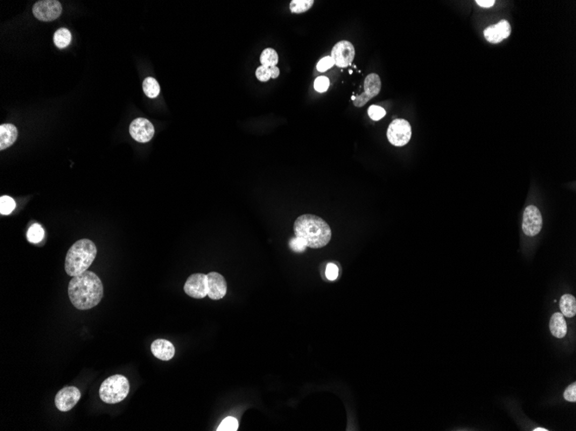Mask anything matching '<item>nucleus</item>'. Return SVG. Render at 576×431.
<instances>
[{
    "label": "nucleus",
    "mask_w": 576,
    "mask_h": 431,
    "mask_svg": "<svg viewBox=\"0 0 576 431\" xmlns=\"http://www.w3.org/2000/svg\"><path fill=\"white\" fill-rule=\"evenodd\" d=\"M104 295L102 282L96 274L87 271L75 276L68 285V296L74 307L88 310L96 306Z\"/></svg>",
    "instance_id": "1"
},
{
    "label": "nucleus",
    "mask_w": 576,
    "mask_h": 431,
    "mask_svg": "<svg viewBox=\"0 0 576 431\" xmlns=\"http://www.w3.org/2000/svg\"><path fill=\"white\" fill-rule=\"evenodd\" d=\"M295 236L305 241L306 246L312 249L323 248L331 239V229L328 223L314 214H303L293 225Z\"/></svg>",
    "instance_id": "2"
},
{
    "label": "nucleus",
    "mask_w": 576,
    "mask_h": 431,
    "mask_svg": "<svg viewBox=\"0 0 576 431\" xmlns=\"http://www.w3.org/2000/svg\"><path fill=\"white\" fill-rule=\"evenodd\" d=\"M97 256V248L93 241L83 239L71 246L66 253L65 270L70 277L86 272Z\"/></svg>",
    "instance_id": "3"
},
{
    "label": "nucleus",
    "mask_w": 576,
    "mask_h": 431,
    "mask_svg": "<svg viewBox=\"0 0 576 431\" xmlns=\"http://www.w3.org/2000/svg\"><path fill=\"white\" fill-rule=\"evenodd\" d=\"M129 392V383L125 376L115 375L106 379L100 385V397L106 404L123 401Z\"/></svg>",
    "instance_id": "4"
},
{
    "label": "nucleus",
    "mask_w": 576,
    "mask_h": 431,
    "mask_svg": "<svg viewBox=\"0 0 576 431\" xmlns=\"http://www.w3.org/2000/svg\"><path fill=\"white\" fill-rule=\"evenodd\" d=\"M387 136L392 145L404 146L411 140V125L404 119H396L388 127Z\"/></svg>",
    "instance_id": "5"
},
{
    "label": "nucleus",
    "mask_w": 576,
    "mask_h": 431,
    "mask_svg": "<svg viewBox=\"0 0 576 431\" xmlns=\"http://www.w3.org/2000/svg\"><path fill=\"white\" fill-rule=\"evenodd\" d=\"M33 14L37 19L50 22L60 17L62 7L57 0H42L34 4Z\"/></svg>",
    "instance_id": "6"
},
{
    "label": "nucleus",
    "mask_w": 576,
    "mask_h": 431,
    "mask_svg": "<svg viewBox=\"0 0 576 431\" xmlns=\"http://www.w3.org/2000/svg\"><path fill=\"white\" fill-rule=\"evenodd\" d=\"M543 227V218L539 209L535 206H528L523 212L522 229L525 235L533 237L539 234Z\"/></svg>",
    "instance_id": "7"
},
{
    "label": "nucleus",
    "mask_w": 576,
    "mask_h": 431,
    "mask_svg": "<svg viewBox=\"0 0 576 431\" xmlns=\"http://www.w3.org/2000/svg\"><path fill=\"white\" fill-rule=\"evenodd\" d=\"M355 55L353 44L348 41H341L335 44L331 50V58L334 60L335 65L338 67H347L351 65Z\"/></svg>",
    "instance_id": "8"
},
{
    "label": "nucleus",
    "mask_w": 576,
    "mask_h": 431,
    "mask_svg": "<svg viewBox=\"0 0 576 431\" xmlns=\"http://www.w3.org/2000/svg\"><path fill=\"white\" fill-rule=\"evenodd\" d=\"M381 89V81L380 76L376 73L368 74L364 80V93L355 96L354 105L355 107H362L367 102L380 93Z\"/></svg>",
    "instance_id": "9"
},
{
    "label": "nucleus",
    "mask_w": 576,
    "mask_h": 431,
    "mask_svg": "<svg viewBox=\"0 0 576 431\" xmlns=\"http://www.w3.org/2000/svg\"><path fill=\"white\" fill-rule=\"evenodd\" d=\"M184 291L194 299L205 298L208 294L206 275L197 273L190 276L184 285Z\"/></svg>",
    "instance_id": "10"
},
{
    "label": "nucleus",
    "mask_w": 576,
    "mask_h": 431,
    "mask_svg": "<svg viewBox=\"0 0 576 431\" xmlns=\"http://www.w3.org/2000/svg\"><path fill=\"white\" fill-rule=\"evenodd\" d=\"M81 398L80 390L75 386H66L57 392L55 403L60 412H68L73 409Z\"/></svg>",
    "instance_id": "11"
},
{
    "label": "nucleus",
    "mask_w": 576,
    "mask_h": 431,
    "mask_svg": "<svg viewBox=\"0 0 576 431\" xmlns=\"http://www.w3.org/2000/svg\"><path fill=\"white\" fill-rule=\"evenodd\" d=\"M129 134L135 141L146 143L152 140L155 135V128L149 120L137 118L129 126Z\"/></svg>",
    "instance_id": "12"
},
{
    "label": "nucleus",
    "mask_w": 576,
    "mask_h": 431,
    "mask_svg": "<svg viewBox=\"0 0 576 431\" xmlns=\"http://www.w3.org/2000/svg\"><path fill=\"white\" fill-rule=\"evenodd\" d=\"M207 277V291L210 299H223L227 292V283L225 277L218 272H210Z\"/></svg>",
    "instance_id": "13"
},
{
    "label": "nucleus",
    "mask_w": 576,
    "mask_h": 431,
    "mask_svg": "<svg viewBox=\"0 0 576 431\" xmlns=\"http://www.w3.org/2000/svg\"><path fill=\"white\" fill-rule=\"evenodd\" d=\"M511 32L512 28L510 23L507 20H501L500 23L491 25L484 30V37L487 42L495 44L510 37Z\"/></svg>",
    "instance_id": "14"
},
{
    "label": "nucleus",
    "mask_w": 576,
    "mask_h": 431,
    "mask_svg": "<svg viewBox=\"0 0 576 431\" xmlns=\"http://www.w3.org/2000/svg\"><path fill=\"white\" fill-rule=\"evenodd\" d=\"M151 351L156 358L162 361H169L174 356L175 349L172 342L165 339H157L151 344Z\"/></svg>",
    "instance_id": "15"
},
{
    "label": "nucleus",
    "mask_w": 576,
    "mask_h": 431,
    "mask_svg": "<svg viewBox=\"0 0 576 431\" xmlns=\"http://www.w3.org/2000/svg\"><path fill=\"white\" fill-rule=\"evenodd\" d=\"M18 132L12 124H3L0 126V150H4L14 144L17 141Z\"/></svg>",
    "instance_id": "16"
},
{
    "label": "nucleus",
    "mask_w": 576,
    "mask_h": 431,
    "mask_svg": "<svg viewBox=\"0 0 576 431\" xmlns=\"http://www.w3.org/2000/svg\"><path fill=\"white\" fill-rule=\"evenodd\" d=\"M550 329L552 335L557 338H563L566 336L568 327L563 313H554L550 319Z\"/></svg>",
    "instance_id": "17"
},
{
    "label": "nucleus",
    "mask_w": 576,
    "mask_h": 431,
    "mask_svg": "<svg viewBox=\"0 0 576 431\" xmlns=\"http://www.w3.org/2000/svg\"><path fill=\"white\" fill-rule=\"evenodd\" d=\"M560 309L563 316L573 318L576 314V298L571 294H564L560 300Z\"/></svg>",
    "instance_id": "18"
},
{
    "label": "nucleus",
    "mask_w": 576,
    "mask_h": 431,
    "mask_svg": "<svg viewBox=\"0 0 576 431\" xmlns=\"http://www.w3.org/2000/svg\"><path fill=\"white\" fill-rule=\"evenodd\" d=\"M72 40V36L69 30L61 28L57 30L54 35V43L59 48H64L69 45Z\"/></svg>",
    "instance_id": "19"
},
{
    "label": "nucleus",
    "mask_w": 576,
    "mask_h": 431,
    "mask_svg": "<svg viewBox=\"0 0 576 431\" xmlns=\"http://www.w3.org/2000/svg\"><path fill=\"white\" fill-rule=\"evenodd\" d=\"M143 92L149 98H156L160 94V86L156 79L149 77L143 83Z\"/></svg>",
    "instance_id": "20"
},
{
    "label": "nucleus",
    "mask_w": 576,
    "mask_h": 431,
    "mask_svg": "<svg viewBox=\"0 0 576 431\" xmlns=\"http://www.w3.org/2000/svg\"><path fill=\"white\" fill-rule=\"evenodd\" d=\"M260 61L262 66L267 67L276 66L279 61L278 53L273 48H266L260 57Z\"/></svg>",
    "instance_id": "21"
},
{
    "label": "nucleus",
    "mask_w": 576,
    "mask_h": 431,
    "mask_svg": "<svg viewBox=\"0 0 576 431\" xmlns=\"http://www.w3.org/2000/svg\"><path fill=\"white\" fill-rule=\"evenodd\" d=\"M44 229L39 224H34L30 227L27 233V239L32 244L40 243L44 238Z\"/></svg>",
    "instance_id": "22"
},
{
    "label": "nucleus",
    "mask_w": 576,
    "mask_h": 431,
    "mask_svg": "<svg viewBox=\"0 0 576 431\" xmlns=\"http://www.w3.org/2000/svg\"><path fill=\"white\" fill-rule=\"evenodd\" d=\"M313 3V0H292L290 3V10L292 13H303L310 10Z\"/></svg>",
    "instance_id": "23"
},
{
    "label": "nucleus",
    "mask_w": 576,
    "mask_h": 431,
    "mask_svg": "<svg viewBox=\"0 0 576 431\" xmlns=\"http://www.w3.org/2000/svg\"><path fill=\"white\" fill-rule=\"evenodd\" d=\"M16 207V202L12 198L3 195L0 198V214L2 215L10 214Z\"/></svg>",
    "instance_id": "24"
},
{
    "label": "nucleus",
    "mask_w": 576,
    "mask_h": 431,
    "mask_svg": "<svg viewBox=\"0 0 576 431\" xmlns=\"http://www.w3.org/2000/svg\"><path fill=\"white\" fill-rule=\"evenodd\" d=\"M238 429V421L233 417H228L223 420L219 425L218 431H236Z\"/></svg>",
    "instance_id": "25"
},
{
    "label": "nucleus",
    "mask_w": 576,
    "mask_h": 431,
    "mask_svg": "<svg viewBox=\"0 0 576 431\" xmlns=\"http://www.w3.org/2000/svg\"><path fill=\"white\" fill-rule=\"evenodd\" d=\"M368 116L374 121H380L386 115V110L382 107L378 105H372L368 108Z\"/></svg>",
    "instance_id": "26"
},
{
    "label": "nucleus",
    "mask_w": 576,
    "mask_h": 431,
    "mask_svg": "<svg viewBox=\"0 0 576 431\" xmlns=\"http://www.w3.org/2000/svg\"><path fill=\"white\" fill-rule=\"evenodd\" d=\"M330 80L327 77L322 76L316 79L314 82V88L318 93H325L329 89Z\"/></svg>",
    "instance_id": "27"
},
{
    "label": "nucleus",
    "mask_w": 576,
    "mask_h": 431,
    "mask_svg": "<svg viewBox=\"0 0 576 431\" xmlns=\"http://www.w3.org/2000/svg\"><path fill=\"white\" fill-rule=\"evenodd\" d=\"M255 75L261 82H268V80L271 79L270 67L264 66H259L255 72Z\"/></svg>",
    "instance_id": "28"
},
{
    "label": "nucleus",
    "mask_w": 576,
    "mask_h": 431,
    "mask_svg": "<svg viewBox=\"0 0 576 431\" xmlns=\"http://www.w3.org/2000/svg\"><path fill=\"white\" fill-rule=\"evenodd\" d=\"M334 65V60L331 58V56H326L318 61L317 69H318V72L324 73V72H326L327 70L331 68Z\"/></svg>",
    "instance_id": "29"
},
{
    "label": "nucleus",
    "mask_w": 576,
    "mask_h": 431,
    "mask_svg": "<svg viewBox=\"0 0 576 431\" xmlns=\"http://www.w3.org/2000/svg\"><path fill=\"white\" fill-rule=\"evenodd\" d=\"M290 247L292 250L297 252H303L306 248V244L305 241L303 240L300 238H294L290 241Z\"/></svg>",
    "instance_id": "30"
},
{
    "label": "nucleus",
    "mask_w": 576,
    "mask_h": 431,
    "mask_svg": "<svg viewBox=\"0 0 576 431\" xmlns=\"http://www.w3.org/2000/svg\"><path fill=\"white\" fill-rule=\"evenodd\" d=\"M563 397L566 399L567 401L569 402H576V383L574 382L573 384L569 385L567 387Z\"/></svg>",
    "instance_id": "31"
},
{
    "label": "nucleus",
    "mask_w": 576,
    "mask_h": 431,
    "mask_svg": "<svg viewBox=\"0 0 576 431\" xmlns=\"http://www.w3.org/2000/svg\"><path fill=\"white\" fill-rule=\"evenodd\" d=\"M325 276L330 281H335L338 277V268L334 263H329L325 270Z\"/></svg>",
    "instance_id": "32"
},
{
    "label": "nucleus",
    "mask_w": 576,
    "mask_h": 431,
    "mask_svg": "<svg viewBox=\"0 0 576 431\" xmlns=\"http://www.w3.org/2000/svg\"><path fill=\"white\" fill-rule=\"evenodd\" d=\"M475 2L478 5L484 7V8H489V7L493 6L495 3L494 0H476Z\"/></svg>",
    "instance_id": "33"
},
{
    "label": "nucleus",
    "mask_w": 576,
    "mask_h": 431,
    "mask_svg": "<svg viewBox=\"0 0 576 431\" xmlns=\"http://www.w3.org/2000/svg\"><path fill=\"white\" fill-rule=\"evenodd\" d=\"M270 73H271V79H277L280 75V69L277 66H272L270 67Z\"/></svg>",
    "instance_id": "34"
},
{
    "label": "nucleus",
    "mask_w": 576,
    "mask_h": 431,
    "mask_svg": "<svg viewBox=\"0 0 576 431\" xmlns=\"http://www.w3.org/2000/svg\"><path fill=\"white\" fill-rule=\"evenodd\" d=\"M534 431H548V430L543 428H536L534 430Z\"/></svg>",
    "instance_id": "35"
},
{
    "label": "nucleus",
    "mask_w": 576,
    "mask_h": 431,
    "mask_svg": "<svg viewBox=\"0 0 576 431\" xmlns=\"http://www.w3.org/2000/svg\"><path fill=\"white\" fill-rule=\"evenodd\" d=\"M351 99H352V100H353V101H354V99H355V96H352V97H351Z\"/></svg>",
    "instance_id": "36"
}]
</instances>
